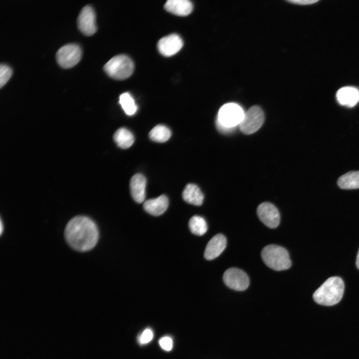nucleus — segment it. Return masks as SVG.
Listing matches in <instances>:
<instances>
[{"label": "nucleus", "instance_id": "obj_1", "mask_svg": "<svg viewBox=\"0 0 359 359\" xmlns=\"http://www.w3.org/2000/svg\"><path fill=\"white\" fill-rule=\"evenodd\" d=\"M64 234L68 244L81 252L92 249L99 239L96 224L85 216H77L70 220L66 226Z\"/></svg>", "mask_w": 359, "mask_h": 359}, {"label": "nucleus", "instance_id": "obj_2", "mask_svg": "<svg viewBox=\"0 0 359 359\" xmlns=\"http://www.w3.org/2000/svg\"><path fill=\"white\" fill-rule=\"evenodd\" d=\"M345 285L339 277L328 278L315 292L313 297L318 304L330 306L338 303L342 299Z\"/></svg>", "mask_w": 359, "mask_h": 359}, {"label": "nucleus", "instance_id": "obj_3", "mask_svg": "<svg viewBox=\"0 0 359 359\" xmlns=\"http://www.w3.org/2000/svg\"><path fill=\"white\" fill-rule=\"evenodd\" d=\"M245 112L238 104L229 103L219 109L216 121L218 130L227 134L234 131L243 118Z\"/></svg>", "mask_w": 359, "mask_h": 359}, {"label": "nucleus", "instance_id": "obj_4", "mask_svg": "<svg viewBox=\"0 0 359 359\" xmlns=\"http://www.w3.org/2000/svg\"><path fill=\"white\" fill-rule=\"evenodd\" d=\"M261 257L265 264L276 271L289 269L292 264L287 250L277 245H268L262 250Z\"/></svg>", "mask_w": 359, "mask_h": 359}, {"label": "nucleus", "instance_id": "obj_5", "mask_svg": "<svg viewBox=\"0 0 359 359\" xmlns=\"http://www.w3.org/2000/svg\"><path fill=\"white\" fill-rule=\"evenodd\" d=\"M104 69L110 77L117 80H124L132 74L134 65L129 56L120 54L109 60L104 65Z\"/></svg>", "mask_w": 359, "mask_h": 359}, {"label": "nucleus", "instance_id": "obj_6", "mask_svg": "<svg viewBox=\"0 0 359 359\" xmlns=\"http://www.w3.org/2000/svg\"><path fill=\"white\" fill-rule=\"evenodd\" d=\"M264 121V114L258 106L254 105L244 113L242 120L238 125L244 134L250 135L258 130Z\"/></svg>", "mask_w": 359, "mask_h": 359}, {"label": "nucleus", "instance_id": "obj_7", "mask_svg": "<svg viewBox=\"0 0 359 359\" xmlns=\"http://www.w3.org/2000/svg\"><path fill=\"white\" fill-rule=\"evenodd\" d=\"M82 51L76 44H67L57 51L56 57L58 63L64 68H69L75 65L80 60Z\"/></svg>", "mask_w": 359, "mask_h": 359}, {"label": "nucleus", "instance_id": "obj_8", "mask_svg": "<svg viewBox=\"0 0 359 359\" xmlns=\"http://www.w3.org/2000/svg\"><path fill=\"white\" fill-rule=\"evenodd\" d=\"M225 284L230 289L236 291H244L249 285V279L243 270L236 268H230L223 275Z\"/></svg>", "mask_w": 359, "mask_h": 359}, {"label": "nucleus", "instance_id": "obj_9", "mask_svg": "<svg viewBox=\"0 0 359 359\" xmlns=\"http://www.w3.org/2000/svg\"><path fill=\"white\" fill-rule=\"evenodd\" d=\"M257 214L260 220L270 228H276L279 224V212L271 203L265 202L259 204L257 208Z\"/></svg>", "mask_w": 359, "mask_h": 359}, {"label": "nucleus", "instance_id": "obj_10", "mask_svg": "<svg viewBox=\"0 0 359 359\" xmlns=\"http://www.w3.org/2000/svg\"><path fill=\"white\" fill-rule=\"evenodd\" d=\"M96 15L93 8L89 5L85 6L80 11L77 18L79 30L86 35L93 34L97 30Z\"/></svg>", "mask_w": 359, "mask_h": 359}, {"label": "nucleus", "instance_id": "obj_11", "mask_svg": "<svg viewBox=\"0 0 359 359\" xmlns=\"http://www.w3.org/2000/svg\"><path fill=\"white\" fill-rule=\"evenodd\" d=\"M182 46V40L177 34H171L162 38L157 44L160 53L167 57L173 56L178 53Z\"/></svg>", "mask_w": 359, "mask_h": 359}, {"label": "nucleus", "instance_id": "obj_12", "mask_svg": "<svg viewBox=\"0 0 359 359\" xmlns=\"http://www.w3.org/2000/svg\"><path fill=\"white\" fill-rule=\"evenodd\" d=\"M226 238L222 234L214 235L207 243L204 252V258L208 260H213L223 251L226 246Z\"/></svg>", "mask_w": 359, "mask_h": 359}, {"label": "nucleus", "instance_id": "obj_13", "mask_svg": "<svg viewBox=\"0 0 359 359\" xmlns=\"http://www.w3.org/2000/svg\"><path fill=\"white\" fill-rule=\"evenodd\" d=\"M146 184V179L141 174H136L131 179V194L135 201L138 203H142L145 199Z\"/></svg>", "mask_w": 359, "mask_h": 359}, {"label": "nucleus", "instance_id": "obj_14", "mask_svg": "<svg viewBox=\"0 0 359 359\" xmlns=\"http://www.w3.org/2000/svg\"><path fill=\"white\" fill-rule=\"evenodd\" d=\"M336 98L341 105L352 107L359 101V90L351 86L344 87L337 91Z\"/></svg>", "mask_w": 359, "mask_h": 359}, {"label": "nucleus", "instance_id": "obj_15", "mask_svg": "<svg viewBox=\"0 0 359 359\" xmlns=\"http://www.w3.org/2000/svg\"><path fill=\"white\" fill-rule=\"evenodd\" d=\"M169 205V200L165 195H161L155 198L146 200L143 204L144 209L149 214L159 216L164 213Z\"/></svg>", "mask_w": 359, "mask_h": 359}, {"label": "nucleus", "instance_id": "obj_16", "mask_svg": "<svg viewBox=\"0 0 359 359\" xmlns=\"http://www.w3.org/2000/svg\"><path fill=\"white\" fill-rule=\"evenodd\" d=\"M164 6L168 11L179 16L187 15L193 9L192 3L188 0H169Z\"/></svg>", "mask_w": 359, "mask_h": 359}, {"label": "nucleus", "instance_id": "obj_17", "mask_svg": "<svg viewBox=\"0 0 359 359\" xmlns=\"http://www.w3.org/2000/svg\"><path fill=\"white\" fill-rule=\"evenodd\" d=\"M182 196L187 203L196 206L201 205L204 195L200 188L193 183L186 184L182 191Z\"/></svg>", "mask_w": 359, "mask_h": 359}, {"label": "nucleus", "instance_id": "obj_18", "mask_svg": "<svg viewBox=\"0 0 359 359\" xmlns=\"http://www.w3.org/2000/svg\"><path fill=\"white\" fill-rule=\"evenodd\" d=\"M113 139L119 147L124 149L130 148L135 141L132 133L125 128L118 129L114 134Z\"/></svg>", "mask_w": 359, "mask_h": 359}, {"label": "nucleus", "instance_id": "obj_19", "mask_svg": "<svg viewBox=\"0 0 359 359\" xmlns=\"http://www.w3.org/2000/svg\"><path fill=\"white\" fill-rule=\"evenodd\" d=\"M339 187L344 189L359 188V171H351L341 176L337 181Z\"/></svg>", "mask_w": 359, "mask_h": 359}, {"label": "nucleus", "instance_id": "obj_20", "mask_svg": "<svg viewBox=\"0 0 359 359\" xmlns=\"http://www.w3.org/2000/svg\"><path fill=\"white\" fill-rule=\"evenodd\" d=\"M170 129L163 125H158L154 127L149 134L150 139L156 142L164 143L171 136Z\"/></svg>", "mask_w": 359, "mask_h": 359}, {"label": "nucleus", "instance_id": "obj_21", "mask_svg": "<svg viewBox=\"0 0 359 359\" xmlns=\"http://www.w3.org/2000/svg\"><path fill=\"white\" fill-rule=\"evenodd\" d=\"M188 226L190 231L199 236L203 235L207 230V224L205 219L201 216L194 215L189 219Z\"/></svg>", "mask_w": 359, "mask_h": 359}, {"label": "nucleus", "instance_id": "obj_22", "mask_svg": "<svg viewBox=\"0 0 359 359\" xmlns=\"http://www.w3.org/2000/svg\"><path fill=\"white\" fill-rule=\"evenodd\" d=\"M119 103L125 113L129 116H132L137 112L138 107L132 96L128 92L120 96Z\"/></svg>", "mask_w": 359, "mask_h": 359}, {"label": "nucleus", "instance_id": "obj_23", "mask_svg": "<svg viewBox=\"0 0 359 359\" xmlns=\"http://www.w3.org/2000/svg\"><path fill=\"white\" fill-rule=\"evenodd\" d=\"M12 74V70L5 64L0 65V87L2 88L9 80Z\"/></svg>", "mask_w": 359, "mask_h": 359}, {"label": "nucleus", "instance_id": "obj_24", "mask_svg": "<svg viewBox=\"0 0 359 359\" xmlns=\"http://www.w3.org/2000/svg\"><path fill=\"white\" fill-rule=\"evenodd\" d=\"M153 333L150 329H147L142 333L139 338L140 344H145L150 342L153 339Z\"/></svg>", "mask_w": 359, "mask_h": 359}, {"label": "nucleus", "instance_id": "obj_25", "mask_svg": "<svg viewBox=\"0 0 359 359\" xmlns=\"http://www.w3.org/2000/svg\"><path fill=\"white\" fill-rule=\"evenodd\" d=\"M159 344L164 350L170 351L173 347L172 339L168 336L163 337L160 340Z\"/></svg>", "mask_w": 359, "mask_h": 359}, {"label": "nucleus", "instance_id": "obj_26", "mask_svg": "<svg viewBox=\"0 0 359 359\" xmlns=\"http://www.w3.org/2000/svg\"><path fill=\"white\" fill-rule=\"evenodd\" d=\"M318 0H289L288 2L290 3H292L296 4H299V5H307V4H310L314 3H315L317 2Z\"/></svg>", "mask_w": 359, "mask_h": 359}, {"label": "nucleus", "instance_id": "obj_27", "mask_svg": "<svg viewBox=\"0 0 359 359\" xmlns=\"http://www.w3.org/2000/svg\"><path fill=\"white\" fill-rule=\"evenodd\" d=\"M356 265L358 268L359 269V249L357 256Z\"/></svg>", "mask_w": 359, "mask_h": 359}, {"label": "nucleus", "instance_id": "obj_28", "mask_svg": "<svg viewBox=\"0 0 359 359\" xmlns=\"http://www.w3.org/2000/svg\"><path fill=\"white\" fill-rule=\"evenodd\" d=\"M2 222H1V230H0V231H1V233L2 232Z\"/></svg>", "mask_w": 359, "mask_h": 359}]
</instances>
